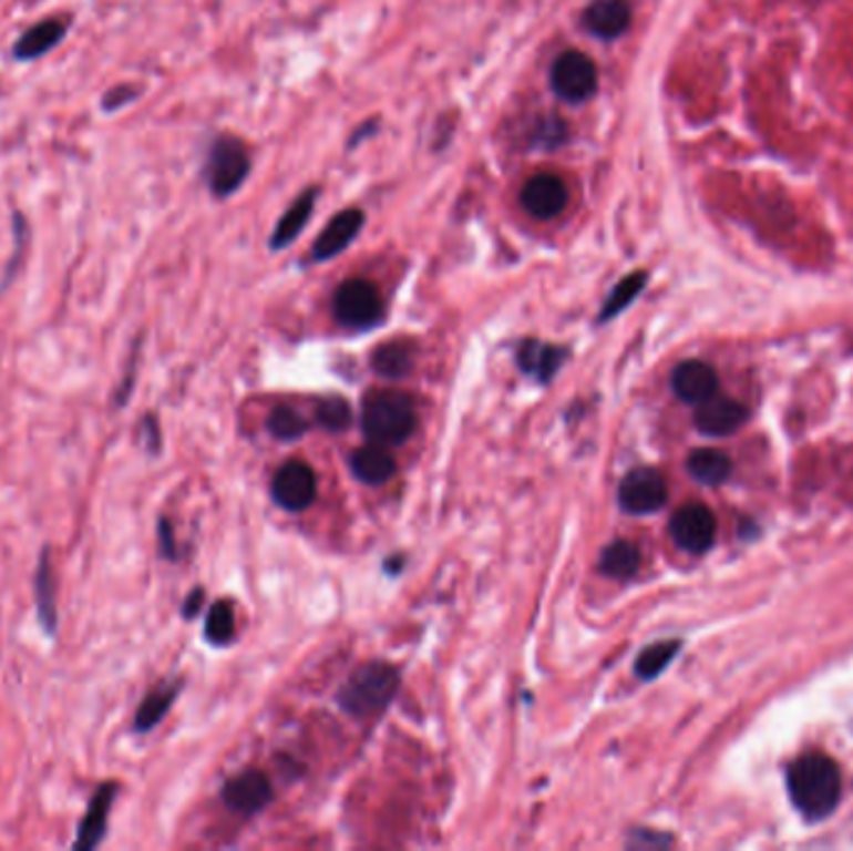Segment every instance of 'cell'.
Listing matches in <instances>:
<instances>
[{
	"label": "cell",
	"instance_id": "obj_1",
	"mask_svg": "<svg viewBox=\"0 0 853 851\" xmlns=\"http://www.w3.org/2000/svg\"><path fill=\"white\" fill-rule=\"evenodd\" d=\"M793 807L803 819L821 821L836 811L841 801V771L836 761L819 751L799 757L787 771Z\"/></svg>",
	"mask_w": 853,
	"mask_h": 851
},
{
	"label": "cell",
	"instance_id": "obj_2",
	"mask_svg": "<svg viewBox=\"0 0 853 851\" xmlns=\"http://www.w3.org/2000/svg\"><path fill=\"white\" fill-rule=\"evenodd\" d=\"M417 428V412L410 394L400 390H374L362 404L364 438L384 448L402 444L412 438Z\"/></svg>",
	"mask_w": 853,
	"mask_h": 851
},
{
	"label": "cell",
	"instance_id": "obj_3",
	"mask_svg": "<svg viewBox=\"0 0 853 851\" xmlns=\"http://www.w3.org/2000/svg\"><path fill=\"white\" fill-rule=\"evenodd\" d=\"M400 689V671L387 662H370L352 671L340 687V707L352 717H372L390 705Z\"/></svg>",
	"mask_w": 853,
	"mask_h": 851
},
{
	"label": "cell",
	"instance_id": "obj_4",
	"mask_svg": "<svg viewBox=\"0 0 853 851\" xmlns=\"http://www.w3.org/2000/svg\"><path fill=\"white\" fill-rule=\"evenodd\" d=\"M335 318L340 325L350 330H367L374 328L384 318V303L377 285L362 277L345 280L335 293L332 300Z\"/></svg>",
	"mask_w": 853,
	"mask_h": 851
},
{
	"label": "cell",
	"instance_id": "obj_5",
	"mask_svg": "<svg viewBox=\"0 0 853 851\" xmlns=\"http://www.w3.org/2000/svg\"><path fill=\"white\" fill-rule=\"evenodd\" d=\"M247 175H250V155H247L245 143L233 135L217 137L205 165V177L213 195L227 197L240 191Z\"/></svg>",
	"mask_w": 853,
	"mask_h": 851
},
{
	"label": "cell",
	"instance_id": "obj_6",
	"mask_svg": "<svg viewBox=\"0 0 853 851\" xmlns=\"http://www.w3.org/2000/svg\"><path fill=\"white\" fill-rule=\"evenodd\" d=\"M549 85L554 95L564 103H572V105L587 103L597 95V88H599L597 65H594L592 58L584 55L582 51L562 53L552 65Z\"/></svg>",
	"mask_w": 853,
	"mask_h": 851
},
{
	"label": "cell",
	"instance_id": "obj_7",
	"mask_svg": "<svg viewBox=\"0 0 853 851\" xmlns=\"http://www.w3.org/2000/svg\"><path fill=\"white\" fill-rule=\"evenodd\" d=\"M317 498V478L310 464L300 460L285 462L273 478V500L287 512H302Z\"/></svg>",
	"mask_w": 853,
	"mask_h": 851
},
{
	"label": "cell",
	"instance_id": "obj_8",
	"mask_svg": "<svg viewBox=\"0 0 853 851\" xmlns=\"http://www.w3.org/2000/svg\"><path fill=\"white\" fill-rule=\"evenodd\" d=\"M667 482L651 468L631 470L619 484V504L629 514H651L667 504Z\"/></svg>",
	"mask_w": 853,
	"mask_h": 851
},
{
	"label": "cell",
	"instance_id": "obj_9",
	"mask_svg": "<svg viewBox=\"0 0 853 851\" xmlns=\"http://www.w3.org/2000/svg\"><path fill=\"white\" fill-rule=\"evenodd\" d=\"M669 532L681 550L701 554L717 540V520L703 504H684L681 510L674 512Z\"/></svg>",
	"mask_w": 853,
	"mask_h": 851
},
{
	"label": "cell",
	"instance_id": "obj_10",
	"mask_svg": "<svg viewBox=\"0 0 853 851\" xmlns=\"http://www.w3.org/2000/svg\"><path fill=\"white\" fill-rule=\"evenodd\" d=\"M520 203L524 211L537 221H552L564 213V207L569 203L567 183L559 175L539 173L532 175L520 191Z\"/></svg>",
	"mask_w": 853,
	"mask_h": 851
},
{
	"label": "cell",
	"instance_id": "obj_11",
	"mask_svg": "<svg viewBox=\"0 0 853 851\" xmlns=\"http://www.w3.org/2000/svg\"><path fill=\"white\" fill-rule=\"evenodd\" d=\"M364 225V213L360 207H347V211L337 213L330 223H327L325 230L317 235V240L312 245V263H327L345 253L347 247L352 245V240L360 235Z\"/></svg>",
	"mask_w": 853,
	"mask_h": 851
},
{
	"label": "cell",
	"instance_id": "obj_12",
	"mask_svg": "<svg viewBox=\"0 0 853 851\" xmlns=\"http://www.w3.org/2000/svg\"><path fill=\"white\" fill-rule=\"evenodd\" d=\"M693 422H697L699 432L709 434V438H727V434L741 430L749 422V410L737 400L713 394V398L699 404Z\"/></svg>",
	"mask_w": 853,
	"mask_h": 851
},
{
	"label": "cell",
	"instance_id": "obj_13",
	"mask_svg": "<svg viewBox=\"0 0 853 851\" xmlns=\"http://www.w3.org/2000/svg\"><path fill=\"white\" fill-rule=\"evenodd\" d=\"M117 797V785L115 781H105L95 789V794L88 804L85 817L78 824V837L73 841L75 851H91L97 844H103L105 831H107V819H111V807Z\"/></svg>",
	"mask_w": 853,
	"mask_h": 851
},
{
	"label": "cell",
	"instance_id": "obj_14",
	"mask_svg": "<svg viewBox=\"0 0 853 851\" xmlns=\"http://www.w3.org/2000/svg\"><path fill=\"white\" fill-rule=\"evenodd\" d=\"M273 791H270V781L257 769H247L243 775L233 777L227 785L223 787V801L227 809L237 811V814H255L263 807L270 804Z\"/></svg>",
	"mask_w": 853,
	"mask_h": 851
},
{
	"label": "cell",
	"instance_id": "obj_15",
	"mask_svg": "<svg viewBox=\"0 0 853 851\" xmlns=\"http://www.w3.org/2000/svg\"><path fill=\"white\" fill-rule=\"evenodd\" d=\"M671 390L677 398L689 404H701L713 398L719 390V375L711 365L701 360H687L671 372Z\"/></svg>",
	"mask_w": 853,
	"mask_h": 851
},
{
	"label": "cell",
	"instance_id": "obj_16",
	"mask_svg": "<svg viewBox=\"0 0 853 851\" xmlns=\"http://www.w3.org/2000/svg\"><path fill=\"white\" fill-rule=\"evenodd\" d=\"M582 23L599 41H617L629 31L631 8L627 0H594L584 11Z\"/></svg>",
	"mask_w": 853,
	"mask_h": 851
},
{
	"label": "cell",
	"instance_id": "obj_17",
	"mask_svg": "<svg viewBox=\"0 0 853 851\" xmlns=\"http://www.w3.org/2000/svg\"><path fill=\"white\" fill-rule=\"evenodd\" d=\"M68 28H71L68 18H45V21L31 25L18 38L16 58L18 61H35V58L51 53L55 45L63 43Z\"/></svg>",
	"mask_w": 853,
	"mask_h": 851
},
{
	"label": "cell",
	"instance_id": "obj_18",
	"mask_svg": "<svg viewBox=\"0 0 853 851\" xmlns=\"http://www.w3.org/2000/svg\"><path fill=\"white\" fill-rule=\"evenodd\" d=\"M350 468L354 478L364 484H384L394 478L397 462L392 452H387L384 444L370 442L364 448H357L350 458Z\"/></svg>",
	"mask_w": 853,
	"mask_h": 851
},
{
	"label": "cell",
	"instance_id": "obj_19",
	"mask_svg": "<svg viewBox=\"0 0 853 851\" xmlns=\"http://www.w3.org/2000/svg\"><path fill=\"white\" fill-rule=\"evenodd\" d=\"M317 195H320V191H317V187H310V191H305L290 207H287L285 215L280 217V223L275 225V233L270 237L273 250H282V247L292 245L295 237L305 230L307 221H310L312 213H315Z\"/></svg>",
	"mask_w": 853,
	"mask_h": 851
},
{
	"label": "cell",
	"instance_id": "obj_20",
	"mask_svg": "<svg viewBox=\"0 0 853 851\" xmlns=\"http://www.w3.org/2000/svg\"><path fill=\"white\" fill-rule=\"evenodd\" d=\"M517 362L524 375H532V378H537L539 382H547L564 362V350L539 340H524L517 350Z\"/></svg>",
	"mask_w": 853,
	"mask_h": 851
},
{
	"label": "cell",
	"instance_id": "obj_21",
	"mask_svg": "<svg viewBox=\"0 0 853 851\" xmlns=\"http://www.w3.org/2000/svg\"><path fill=\"white\" fill-rule=\"evenodd\" d=\"M55 575L51 564V550H43L41 562L35 570V607L38 619L43 622L48 635H55L58 627V602H55Z\"/></svg>",
	"mask_w": 853,
	"mask_h": 851
},
{
	"label": "cell",
	"instance_id": "obj_22",
	"mask_svg": "<svg viewBox=\"0 0 853 851\" xmlns=\"http://www.w3.org/2000/svg\"><path fill=\"white\" fill-rule=\"evenodd\" d=\"M414 358L417 348L412 340H390L374 350L372 368L377 375H382V378L400 380L414 368Z\"/></svg>",
	"mask_w": 853,
	"mask_h": 851
},
{
	"label": "cell",
	"instance_id": "obj_23",
	"mask_svg": "<svg viewBox=\"0 0 853 851\" xmlns=\"http://www.w3.org/2000/svg\"><path fill=\"white\" fill-rule=\"evenodd\" d=\"M177 695H181V681H167V685L155 687L135 711V731L145 735V731H151L153 727L161 725L167 711H171Z\"/></svg>",
	"mask_w": 853,
	"mask_h": 851
},
{
	"label": "cell",
	"instance_id": "obj_24",
	"mask_svg": "<svg viewBox=\"0 0 853 851\" xmlns=\"http://www.w3.org/2000/svg\"><path fill=\"white\" fill-rule=\"evenodd\" d=\"M687 470L697 482L709 484V488H717V484L729 480L731 460H729V454H723L721 450L701 448V450H693L689 454Z\"/></svg>",
	"mask_w": 853,
	"mask_h": 851
},
{
	"label": "cell",
	"instance_id": "obj_25",
	"mask_svg": "<svg viewBox=\"0 0 853 851\" xmlns=\"http://www.w3.org/2000/svg\"><path fill=\"white\" fill-rule=\"evenodd\" d=\"M639 564H641L639 550L627 540H617L602 552L599 570L612 580H629L637 575Z\"/></svg>",
	"mask_w": 853,
	"mask_h": 851
},
{
	"label": "cell",
	"instance_id": "obj_26",
	"mask_svg": "<svg viewBox=\"0 0 853 851\" xmlns=\"http://www.w3.org/2000/svg\"><path fill=\"white\" fill-rule=\"evenodd\" d=\"M644 285H647V273H641V270L631 273L627 277H621V280L617 283V288L609 293L607 303L602 305L599 322H607L612 318H617L621 310H627L629 305L639 298V293L644 290Z\"/></svg>",
	"mask_w": 853,
	"mask_h": 851
},
{
	"label": "cell",
	"instance_id": "obj_27",
	"mask_svg": "<svg viewBox=\"0 0 853 851\" xmlns=\"http://www.w3.org/2000/svg\"><path fill=\"white\" fill-rule=\"evenodd\" d=\"M681 642L669 639V642H657V645L647 647L639 655L637 665H634V671H637L639 679H657L664 669L671 665V659L679 655Z\"/></svg>",
	"mask_w": 853,
	"mask_h": 851
},
{
	"label": "cell",
	"instance_id": "obj_28",
	"mask_svg": "<svg viewBox=\"0 0 853 851\" xmlns=\"http://www.w3.org/2000/svg\"><path fill=\"white\" fill-rule=\"evenodd\" d=\"M205 637L207 642H213V645H227V642H233L235 637V609L230 602H215V605L210 607V612H207V622H205Z\"/></svg>",
	"mask_w": 853,
	"mask_h": 851
},
{
	"label": "cell",
	"instance_id": "obj_29",
	"mask_svg": "<svg viewBox=\"0 0 853 851\" xmlns=\"http://www.w3.org/2000/svg\"><path fill=\"white\" fill-rule=\"evenodd\" d=\"M267 428H270V434L282 442H292L300 440L307 432V422L297 410L292 408H275L270 420H267Z\"/></svg>",
	"mask_w": 853,
	"mask_h": 851
},
{
	"label": "cell",
	"instance_id": "obj_30",
	"mask_svg": "<svg viewBox=\"0 0 853 851\" xmlns=\"http://www.w3.org/2000/svg\"><path fill=\"white\" fill-rule=\"evenodd\" d=\"M317 422H320V428L330 432H342L345 428H350L352 422L350 404H347V400L332 394V398H327L317 404Z\"/></svg>",
	"mask_w": 853,
	"mask_h": 851
},
{
	"label": "cell",
	"instance_id": "obj_31",
	"mask_svg": "<svg viewBox=\"0 0 853 851\" xmlns=\"http://www.w3.org/2000/svg\"><path fill=\"white\" fill-rule=\"evenodd\" d=\"M137 95H141V91H137L135 85H125V83L115 85L113 91H107L103 98V111L113 113V111H117V107L131 105Z\"/></svg>",
	"mask_w": 853,
	"mask_h": 851
},
{
	"label": "cell",
	"instance_id": "obj_32",
	"mask_svg": "<svg viewBox=\"0 0 853 851\" xmlns=\"http://www.w3.org/2000/svg\"><path fill=\"white\" fill-rule=\"evenodd\" d=\"M157 530H161V532H157V537H161L163 554H165V557L175 560L177 557V547H175V540H173V524H171V520L163 517L161 524H157Z\"/></svg>",
	"mask_w": 853,
	"mask_h": 851
},
{
	"label": "cell",
	"instance_id": "obj_33",
	"mask_svg": "<svg viewBox=\"0 0 853 851\" xmlns=\"http://www.w3.org/2000/svg\"><path fill=\"white\" fill-rule=\"evenodd\" d=\"M667 847L671 844L669 837H661V834H654V831H637L631 839V847Z\"/></svg>",
	"mask_w": 853,
	"mask_h": 851
},
{
	"label": "cell",
	"instance_id": "obj_34",
	"mask_svg": "<svg viewBox=\"0 0 853 851\" xmlns=\"http://www.w3.org/2000/svg\"><path fill=\"white\" fill-rule=\"evenodd\" d=\"M203 599H205L203 589H201V587L193 589V592H191V597H187V599H185V605H183V615H185L187 619H193V617L197 615V612H201Z\"/></svg>",
	"mask_w": 853,
	"mask_h": 851
}]
</instances>
